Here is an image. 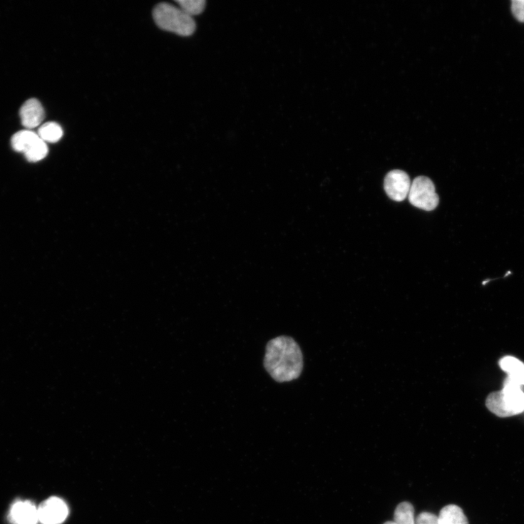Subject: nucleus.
<instances>
[{
	"label": "nucleus",
	"instance_id": "nucleus-1",
	"mask_svg": "<svg viewBox=\"0 0 524 524\" xmlns=\"http://www.w3.org/2000/svg\"><path fill=\"white\" fill-rule=\"evenodd\" d=\"M264 365L276 381L287 382L300 376L303 356L295 340L289 337H278L270 340L266 347Z\"/></svg>",
	"mask_w": 524,
	"mask_h": 524
},
{
	"label": "nucleus",
	"instance_id": "nucleus-2",
	"mask_svg": "<svg viewBox=\"0 0 524 524\" xmlns=\"http://www.w3.org/2000/svg\"><path fill=\"white\" fill-rule=\"evenodd\" d=\"M486 405L500 417L517 415L524 411V392L518 384L507 377L503 389L489 395Z\"/></svg>",
	"mask_w": 524,
	"mask_h": 524
},
{
	"label": "nucleus",
	"instance_id": "nucleus-3",
	"mask_svg": "<svg viewBox=\"0 0 524 524\" xmlns=\"http://www.w3.org/2000/svg\"><path fill=\"white\" fill-rule=\"evenodd\" d=\"M156 24L162 29L187 37L196 30V24L192 17L181 9L168 4L158 5L153 11Z\"/></svg>",
	"mask_w": 524,
	"mask_h": 524
},
{
	"label": "nucleus",
	"instance_id": "nucleus-4",
	"mask_svg": "<svg viewBox=\"0 0 524 524\" xmlns=\"http://www.w3.org/2000/svg\"><path fill=\"white\" fill-rule=\"evenodd\" d=\"M408 197L412 205L427 212L433 211L439 203L433 183L426 177L416 178L411 183Z\"/></svg>",
	"mask_w": 524,
	"mask_h": 524
},
{
	"label": "nucleus",
	"instance_id": "nucleus-5",
	"mask_svg": "<svg viewBox=\"0 0 524 524\" xmlns=\"http://www.w3.org/2000/svg\"><path fill=\"white\" fill-rule=\"evenodd\" d=\"M411 185L409 175L401 170L391 171L384 179V190L391 199L397 202L407 198Z\"/></svg>",
	"mask_w": 524,
	"mask_h": 524
},
{
	"label": "nucleus",
	"instance_id": "nucleus-6",
	"mask_svg": "<svg viewBox=\"0 0 524 524\" xmlns=\"http://www.w3.org/2000/svg\"><path fill=\"white\" fill-rule=\"evenodd\" d=\"M39 521L42 524H61L68 513L66 504L58 498H51L38 508Z\"/></svg>",
	"mask_w": 524,
	"mask_h": 524
},
{
	"label": "nucleus",
	"instance_id": "nucleus-7",
	"mask_svg": "<svg viewBox=\"0 0 524 524\" xmlns=\"http://www.w3.org/2000/svg\"><path fill=\"white\" fill-rule=\"evenodd\" d=\"M8 518L11 524H38L40 522L38 509L31 501L15 502Z\"/></svg>",
	"mask_w": 524,
	"mask_h": 524
},
{
	"label": "nucleus",
	"instance_id": "nucleus-8",
	"mask_svg": "<svg viewBox=\"0 0 524 524\" xmlns=\"http://www.w3.org/2000/svg\"><path fill=\"white\" fill-rule=\"evenodd\" d=\"M22 125L26 128H35L43 123L45 111L41 103L35 98L26 101L20 110Z\"/></svg>",
	"mask_w": 524,
	"mask_h": 524
},
{
	"label": "nucleus",
	"instance_id": "nucleus-9",
	"mask_svg": "<svg viewBox=\"0 0 524 524\" xmlns=\"http://www.w3.org/2000/svg\"><path fill=\"white\" fill-rule=\"evenodd\" d=\"M500 368L508 374V378L524 386V364L516 358L506 356L500 361Z\"/></svg>",
	"mask_w": 524,
	"mask_h": 524
},
{
	"label": "nucleus",
	"instance_id": "nucleus-10",
	"mask_svg": "<svg viewBox=\"0 0 524 524\" xmlns=\"http://www.w3.org/2000/svg\"><path fill=\"white\" fill-rule=\"evenodd\" d=\"M438 524H469L462 508L456 505H449L441 509L438 516Z\"/></svg>",
	"mask_w": 524,
	"mask_h": 524
},
{
	"label": "nucleus",
	"instance_id": "nucleus-11",
	"mask_svg": "<svg viewBox=\"0 0 524 524\" xmlns=\"http://www.w3.org/2000/svg\"><path fill=\"white\" fill-rule=\"evenodd\" d=\"M39 138L38 133L31 130L19 131L12 137V147L15 151L24 153Z\"/></svg>",
	"mask_w": 524,
	"mask_h": 524
},
{
	"label": "nucleus",
	"instance_id": "nucleus-12",
	"mask_svg": "<svg viewBox=\"0 0 524 524\" xmlns=\"http://www.w3.org/2000/svg\"><path fill=\"white\" fill-rule=\"evenodd\" d=\"M38 134L46 143H56L62 138L63 132L58 124L50 122L41 125Z\"/></svg>",
	"mask_w": 524,
	"mask_h": 524
},
{
	"label": "nucleus",
	"instance_id": "nucleus-13",
	"mask_svg": "<svg viewBox=\"0 0 524 524\" xmlns=\"http://www.w3.org/2000/svg\"><path fill=\"white\" fill-rule=\"evenodd\" d=\"M48 153L46 143L39 138L36 142L33 143L24 153L26 159L29 162H38L44 159Z\"/></svg>",
	"mask_w": 524,
	"mask_h": 524
},
{
	"label": "nucleus",
	"instance_id": "nucleus-14",
	"mask_svg": "<svg viewBox=\"0 0 524 524\" xmlns=\"http://www.w3.org/2000/svg\"><path fill=\"white\" fill-rule=\"evenodd\" d=\"M394 520L397 524H416L413 505L407 502L399 504L395 510Z\"/></svg>",
	"mask_w": 524,
	"mask_h": 524
},
{
	"label": "nucleus",
	"instance_id": "nucleus-15",
	"mask_svg": "<svg viewBox=\"0 0 524 524\" xmlns=\"http://www.w3.org/2000/svg\"><path fill=\"white\" fill-rule=\"evenodd\" d=\"M177 4L184 12L192 17L203 12L206 3L205 0H178Z\"/></svg>",
	"mask_w": 524,
	"mask_h": 524
},
{
	"label": "nucleus",
	"instance_id": "nucleus-16",
	"mask_svg": "<svg viewBox=\"0 0 524 524\" xmlns=\"http://www.w3.org/2000/svg\"><path fill=\"white\" fill-rule=\"evenodd\" d=\"M511 9L515 19L524 23V0H513Z\"/></svg>",
	"mask_w": 524,
	"mask_h": 524
},
{
	"label": "nucleus",
	"instance_id": "nucleus-17",
	"mask_svg": "<svg viewBox=\"0 0 524 524\" xmlns=\"http://www.w3.org/2000/svg\"><path fill=\"white\" fill-rule=\"evenodd\" d=\"M415 523L438 524V517L435 514L428 512H423L417 516Z\"/></svg>",
	"mask_w": 524,
	"mask_h": 524
},
{
	"label": "nucleus",
	"instance_id": "nucleus-18",
	"mask_svg": "<svg viewBox=\"0 0 524 524\" xmlns=\"http://www.w3.org/2000/svg\"><path fill=\"white\" fill-rule=\"evenodd\" d=\"M384 524H397L395 521H388Z\"/></svg>",
	"mask_w": 524,
	"mask_h": 524
}]
</instances>
